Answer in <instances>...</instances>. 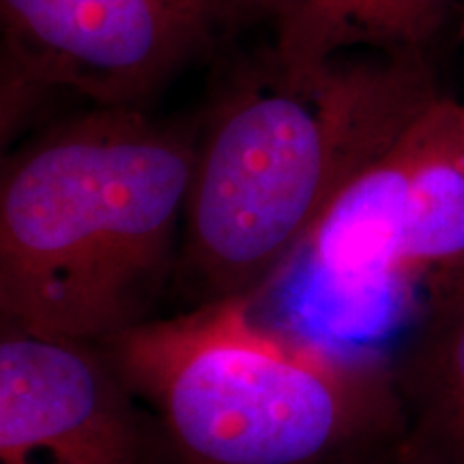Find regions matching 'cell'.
Instances as JSON below:
<instances>
[{
  "label": "cell",
  "instance_id": "obj_2",
  "mask_svg": "<svg viewBox=\"0 0 464 464\" xmlns=\"http://www.w3.org/2000/svg\"><path fill=\"white\" fill-rule=\"evenodd\" d=\"M189 130L92 108L3 161L0 323L100 342L158 316L177 277Z\"/></svg>",
  "mask_w": 464,
  "mask_h": 464
},
{
  "label": "cell",
  "instance_id": "obj_4",
  "mask_svg": "<svg viewBox=\"0 0 464 464\" xmlns=\"http://www.w3.org/2000/svg\"><path fill=\"white\" fill-rule=\"evenodd\" d=\"M301 258L357 346L387 355L393 340L396 355L434 290L464 271V102L439 97L342 191Z\"/></svg>",
  "mask_w": 464,
  "mask_h": 464
},
{
  "label": "cell",
  "instance_id": "obj_9",
  "mask_svg": "<svg viewBox=\"0 0 464 464\" xmlns=\"http://www.w3.org/2000/svg\"><path fill=\"white\" fill-rule=\"evenodd\" d=\"M334 464H415L413 458L406 454L402 439L398 443L387 445V448L368 451V454L355 456V458H346V460L334 462Z\"/></svg>",
  "mask_w": 464,
  "mask_h": 464
},
{
  "label": "cell",
  "instance_id": "obj_6",
  "mask_svg": "<svg viewBox=\"0 0 464 464\" xmlns=\"http://www.w3.org/2000/svg\"><path fill=\"white\" fill-rule=\"evenodd\" d=\"M149 426L100 344L0 323V464H149Z\"/></svg>",
  "mask_w": 464,
  "mask_h": 464
},
{
  "label": "cell",
  "instance_id": "obj_8",
  "mask_svg": "<svg viewBox=\"0 0 464 464\" xmlns=\"http://www.w3.org/2000/svg\"><path fill=\"white\" fill-rule=\"evenodd\" d=\"M393 374L406 454L415 464H464V271L434 290L400 342Z\"/></svg>",
  "mask_w": 464,
  "mask_h": 464
},
{
  "label": "cell",
  "instance_id": "obj_5",
  "mask_svg": "<svg viewBox=\"0 0 464 464\" xmlns=\"http://www.w3.org/2000/svg\"><path fill=\"white\" fill-rule=\"evenodd\" d=\"M3 144L58 92L147 110L185 67L239 33V0H0Z\"/></svg>",
  "mask_w": 464,
  "mask_h": 464
},
{
  "label": "cell",
  "instance_id": "obj_1",
  "mask_svg": "<svg viewBox=\"0 0 464 464\" xmlns=\"http://www.w3.org/2000/svg\"><path fill=\"white\" fill-rule=\"evenodd\" d=\"M439 97L423 52L344 54L310 72L269 48L239 63L196 142L177 266L191 304L256 299Z\"/></svg>",
  "mask_w": 464,
  "mask_h": 464
},
{
  "label": "cell",
  "instance_id": "obj_3",
  "mask_svg": "<svg viewBox=\"0 0 464 464\" xmlns=\"http://www.w3.org/2000/svg\"><path fill=\"white\" fill-rule=\"evenodd\" d=\"M252 299L191 305L100 342L179 464H334L398 443L393 362L280 334Z\"/></svg>",
  "mask_w": 464,
  "mask_h": 464
},
{
  "label": "cell",
  "instance_id": "obj_7",
  "mask_svg": "<svg viewBox=\"0 0 464 464\" xmlns=\"http://www.w3.org/2000/svg\"><path fill=\"white\" fill-rule=\"evenodd\" d=\"M454 0H239V28L266 24L280 65L310 72L355 50L423 52Z\"/></svg>",
  "mask_w": 464,
  "mask_h": 464
}]
</instances>
